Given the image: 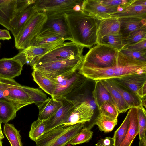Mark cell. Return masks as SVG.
Masks as SVG:
<instances>
[{
	"label": "cell",
	"instance_id": "obj_48",
	"mask_svg": "<svg viewBox=\"0 0 146 146\" xmlns=\"http://www.w3.org/2000/svg\"><path fill=\"white\" fill-rule=\"evenodd\" d=\"M132 3L134 5L146 6V0H133Z\"/></svg>",
	"mask_w": 146,
	"mask_h": 146
},
{
	"label": "cell",
	"instance_id": "obj_19",
	"mask_svg": "<svg viewBox=\"0 0 146 146\" xmlns=\"http://www.w3.org/2000/svg\"><path fill=\"white\" fill-rule=\"evenodd\" d=\"M120 23L118 18L110 17L100 21L97 32V44L104 36L120 33Z\"/></svg>",
	"mask_w": 146,
	"mask_h": 146
},
{
	"label": "cell",
	"instance_id": "obj_16",
	"mask_svg": "<svg viewBox=\"0 0 146 146\" xmlns=\"http://www.w3.org/2000/svg\"><path fill=\"white\" fill-rule=\"evenodd\" d=\"M23 66L20 62L13 57L0 59V77L13 79L21 74Z\"/></svg>",
	"mask_w": 146,
	"mask_h": 146
},
{
	"label": "cell",
	"instance_id": "obj_51",
	"mask_svg": "<svg viewBox=\"0 0 146 146\" xmlns=\"http://www.w3.org/2000/svg\"><path fill=\"white\" fill-rule=\"evenodd\" d=\"M142 105L143 107L145 109L146 108V97L141 98Z\"/></svg>",
	"mask_w": 146,
	"mask_h": 146
},
{
	"label": "cell",
	"instance_id": "obj_44",
	"mask_svg": "<svg viewBox=\"0 0 146 146\" xmlns=\"http://www.w3.org/2000/svg\"><path fill=\"white\" fill-rule=\"evenodd\" d=\"M95 145V146H114V140L113 137H106L100 139Z\"/></svg>",
	"mask_w": 146,
	"mask_h": 146
},
{
	"label": "cell",
	"instance_id": "obj_26",
	"mask_svg": "<svg viewBox=\"0 0 146 146\" xmlns=\"http://www.w3.org/2000/svg\"><path fill=\"white\" fill-rule=\"evenodd\" d=\"M129 111V127L125 138L119 146H131L134 139L138 134L137 108H131Z\"/></svg>",
	"mask_w": 146,
	"mask_h": 146
},
{
	"label": "cell",
	"instance_id": "obj_46",
	"mask_svg": "<svg viewBox=\"0 0 146 146\" xmlns=\"http://www.w3.org/2000/svg\"><path fill=\"white\" fill-rule=\"evenodd\" d=\"M11 39V36L8 30L0 29V40H9Z\"/></svg>",
	"mask_w": 146,
	"mask_h": 146
},
{
	"label": "cell",
	"instance_id": "obj_9",
	"mask_svg": "<svg viewBox=\"0 0 146 146\" xmlns=\"http://www.w3.org/2000/svg\"><path fill=\"white\" fill-rule=\"evenodd\" d=\"M47 15L46 21L38 35L51 34H57L61 36L66 40L72 42V38L64 14Z\"/></svg>",
	"mask_w": 146,
	"mask_h": 146
},
{
	"label": "cell",
	"instance_id": "obj_3",
	"mask_svg": "<svg viewBox=\"0 0 146 146\" xmlns=\"http://www.w3.org/2000/svg\"><path fill=\"white\" fill-rule=\"evenodd\" d=\"M84 56L55 62L34 64L31 66L51 78H65L71 76L78 70L82 64Z\"/></svg>",
	"mask_w": 146,
	"mask_h": 146
},
{
	"label": "cell",
	"instance_id": "obj_31",
	"mask_svg": "<svg viewBox=\"0 0 146 146\" xmlns=\"http://www.w3.org/2000/svg\"><path fill=\"white\" fill-rule=\"evenodd\" d=\"M117 123V118H112L100 113L96 117L94 122V124L98 126L100 129L105 133L112 131Z\"/></svg>",
	"mask_w": 146,
	"mask_h": 146
},
{
	"label": "cell",
	"instance_id": "obj_21",
	"mask_svg": "<svg viewBox=\"0 0 146 146\" xmlns=\"http://www.w3.org/2000/svg\"><path fill=\"white\" fill-rule=\"evenodd\" d=\"M112 79L125 88L136 94L146 82V74H134Z\"/></svg>",
	"mask_w": 146,
	"mask_h": 146
},
{
	"label": "cell",
	"instance_id": "obj_25",
	"mask_svg": "<svg viewBox=\"0 0 146 146\" xmlns=\"http://www.w3.org/2000/svg\"><path fill=\"white\" fill-rule=\"evenodd\" d=\"M118 18L120 23V33L122 38L131 32L146 26V19L130 17Z\"/></svg>",
	"mask_w": 146,
	"mask_h": 146
},
{
	"label": "cell",
	"instance_id": "obj_29",
	"mask_svg": "<svg viewBox=\"0 0 146 146\" xmlns=\"http://www.w3.org/2000/svg\"><path fill=\"white\" fill-rule=\"evenodd\" d=\"M100 81L110 93L119 113H125L131 108L125 101L120 93L112 86L109 79Z\"/></svg>",
	"mask_w": 146,
	"mask_h": 146
},
{
	"label": "cell",
	"instance_id": "obj_34",
	"mask_svg": "<svg viewBox=\"0 0 146 146\" xmlns=\"http://www.w3.org/2000/svg\"><path fill=\"white\" fill-rule=\"evenodd\" d=\"M145 38H146V26L136 29L129 33L125 37H123V47L135 44Z\"/></svg>",
	"mask_w": 146,
	"mask_h": 146
},
{
	"label": "cell",
	"instance_id": "obj_37",
	"mask_svg": "<svg viewBox=\"0 0 146 146\" xmlns=\"http://www.w3.org/2000/svg\"><path fill=\"white\" fill-rule=\"evenodd\" d=\"M45 125L44 121L38 119L31 124L29 137L36 142L44 132Z\"/></svg>",
	"mask_w": 146,
	"mask_h": 146
},
{
	"label": "cell",
	"instance_id": "obj_22",
	"mask_svg": "<svg viewBox=\"0 0 146 146\" xmlns=\"http://www.w3.org/2000/svg\"><path fill=\"white\" fill-rule=\"evenodd\" d=\"M62 103L59 99L51 97L47 99L39 106L38 119L45 121L52 116L62 106Z\"/></svg>",
	"mask_w": 146,
	"mask_h": 146
},
{
	"label": "cell",
	"instance_id": "obj_43",
	"mask_svg": "<svg viewBox=\"0 0 146 146\" xmlns=\"http://www.w3.org/2000/svg\"><path fill=\"white\" fill-rule=\"evenodd\" d=\"M123 48L138 51H146V38L135 44L125 46Z\"/></svg>",
	"mask_w": 146,
	"mask_h": 146
},
{
	"label": "cell",
	"instance_id": "obj_4",
	"mask_svg": "<svg viewBox=\"0 0 146 146\" xmlns=\"http://www.w3.org/2000/svg\"><path fill=\"white\" fill-rule=\"evenodd\" d=\"M47 19V15L45 13L36 12L14 38L16 49L23 50L29 46L41 31Z\"/></svg>",
	"mask_w": 146,
	"mask_h": 146
},
{
	"label": "cell",
	"instance_id": "obj_32",
	"mask_svg": "<svg viewBox=\"0 0 146 146\" xmlns=\"http://www.w3.org/2000/svg\"><path fill=\"white\" fill-rule=\"evenodd\" d=\"M20 131L16 129L13 124L7 123L4 125L3 133L11 146H23Z\"/></svg>",
	"mask_w": 146,
	"mask_h": 146
},
{
	"label": "cell",
	"instance_id": "obj_6",
	"mask_svg": "<svg viewBox=\"0 0 146 146\" xmlns=\"http://www.w3.org/2000/svg\"><path fill=\"white\" fill-rule=\"evenodd\" d=\"M83 0H38L33 5L38 12L47 15L65 14L74 11H82Z\"/></svg>",
	"mask_w": 146,
	"mask_h": 146
},
{
	"label": "cell",
	"instance_id": "obj_1",
	"mask_svg": "<svg viewBox=\"0 0 146 146\" xmlns=\"http://www.w3.org/2000/svg\"><path fill=\"white\" fill-rule=\"evenodd\" d=\"M64 15L72 42L90 48L97 44V32L100 21L82 11Z\"/></svg>",
	"mask_w": 146,
	"mask_h": 146
},
{
	"label": "cell",
	"instance_id": "obj_38",
	"mask_svg": "<svg viewBox=\"0 0 146 146\" xmlns=\"http://www.w3.org/2000/svg\"><path fill=\"white\" fill-rule=\"evenodd\" d=\"M98 109L99 113L114 118H117L119 114L116 105L110 101L103 102Z\"/></svg>",
	"mask_w": 146,
	"mask_h": 146
},
{
	"label": "cell",
	"instance_id": "obj_12",
	"mask_svg": "<svg viewBox=\"0 0 146 146\" xmlns=\"http://www.w3.org/2000/svg\"><path fill=\"white\" fill-rule=\"evenodd\" d=\"M78 73L86 78L95 81L110 79L114 78L113 66L101 67L83 62Z\"/></svg>",
	"mask_w": 146,
	"mask_h": 146
},
{
	"label": "cell",
	"instance_id": "obj_36",
	"mask_svg": "<svg viewBox=\"0 0 146 146\" xmlns=\"http://www.w3.org/2000/svg\"><path fill=\"white\" fill-rule=\"evenodd\" d=\"M129 124V111L122 124L115 132L113 137L114 146H119L124 140L127 134Z\"/></svg>",
	"mask_w": 146,
	"mask_h": 146
},
{
	"label": "cell",
	"instance_id": "obj_52",
	"mask_svg": "<svg viewBox=\"0 0 146 146\" xmlns=\"http://www.w3.org/2000/svg\"><path fill=\"white\" fill-rule=\"evenodd\" d=\"M2 143V140H0V146H3Z\"/></svg>",
	"mask_w": 146,
	"mask_h": 146
},
{
	"label": "cell",
	"instance_id": "obj_41",
	"mask_svg": "<svg viewBox=\"0 0 146 146\" xmlns=\"http://www.w3.org/2000/svg\"><path fill=\"white\" fill-rule=\"evenodd\" d=\"M119 52L133 59L146 62V51H138L123 48Z\"/></svg>",
	"mask_w": 146,
	"mask_h": 146
},
{
	"label": "cell",
	"instance_id": "obj_42",
	"mask_svg": "<svg viewBox=\"0 0 146 146\" xmlns=\"http://www.w3.org/2000/svg\"><path fill=\"white\" fill-rule=\"evenodd\" d=\"M100 3L106 6L118 8L128 5L131 0H99Z\"/></svg>",
	"mask_w": 146,
	"mask_h": 146
},
{
	"label": "cell",
	"instance_id": "obj_7",
	"mask_svg": "<svg viewBox=\"0 0 146 146\" xmlns=\"http://www.w3.org/2000/svg\"><path fill=\"white\" fill-rule=\"evenodd\" d=\"M96 44L84 56L83 62L103 68L114 66L119 51L106 45Z\"/></svg>",
	"mask_w": 146,
	"mask_h": 146
},
{
	"label": "cell",
	"instance_id": "obj_14",
	"mask_svg": "<svg viewBox=\"0 0 146 146\" xmlns=\"http://www.w3.org/2000/svg\"><path fill=\"white\" fill-rule=\"evenodd\" d=\"M23 11L17 0H0V24L10 30L11 22Z\"/></svg>",
	"mask_w": 146,
	"mask_h": 146
},
{
	"label": "cell",
	"instance_id": "obj_2",
	"mask_svg": "<svg viewBox=\"0 0 146 146\" xmlns=\"http://www.w3.org/2000/svg\"><path fill=\"white\" fill-rule=\"evenodd\" d=\"M84 124L62 125L44 132L35 142L36 146H65L79 132Z\"/></svg>",
	"mask_w": 146,
	"mask_h": 146
},
{
	"label": "cell",
	"instance_id": "obj_28",
	"mask_svg": "<svg viewBox=\"0 0 146 146\" xmlns=\"http://www.w3.org/2000/svg\"><path fill=\"white\" fill-rule=\"evenodd\" d=\"M132 0L121 11L114 13L110 17L117 18L130 17L146 19V6L132 4Z\"/></svg>",
	"mask_w": 146,
	"mask_h": 146
},
{
	"label": "cell",
	"instance_id": "obj_39",
	"mask_svg": "<svg viewBox=\"0 0 146 146\" xmlns=\"http://www.w3.org/2000/svg\"><path fill=\"white\" fill-rule=\"evenodd\" d=\"M92 135L93 132L89 128L83 127L72 139L69 144L74 145L87 142L92 138Z\"/></svg>",
	"mask_w": 146,
	"mask_h": 146
},
{
	"label": "cell",
	"instance_id": "obj_24",
	"mask_svg": "<svg viewBox=\"0 0 146 146\" xmlns=\"http://www.w3.org/2000/svg\"><path fill=\"white\" fill-rule=\"evenodd\" d=\"M25 106L0 99V121L5 124L13 120L16 117L17 111Z\"/></svg>",
	"mask_w": 146,
	"mask_h": 146
},
{
	"label": "cell",
	"instance_id": "obj_20",
	"mask_svg": "<svg viewBox=\"0 0 146 146\" xmlns=\"http://www.w3.org/2000/svg\"><path fill=\"white\" fill-rule=\"evenodd\" d=\"M66 40L61 36L55 34H47L37 36L30 45L39 46L51 50L64 43Z\"/></svg>",
	"mask_w": 146,
	"mask_h": 146
},
{
	"label": "cell",
	"instance_id": "obj_5",
	"mask_svg": "<svg viewBox=\"0 0 146 146\" xmlns=\"http://www.w3.org/2000/svg\"><path fill=\"white\" fill-rule=\"evenodd\" d=\"M84 47L73 42L64 43L45 54L36 58L31 66L74 58L83 56Z\"/></svg>",
	"mask_w": 146,
	"mask_h": 146
},
{
	"label": "cell",
	"instance_id": "obj_11",
	"mask_svg": "<svg viewBox=\"0 0 146 146\" xmlns=\"http://www.w3.org/2000/svg\"><path fill=\"white\" fill-rule=\"evenodd\" d=\"M86 78L76 72L68 77L57 78V84L52 97L55 98L65 97L67 94L81 88L86 82Z\"/></svg>",
	"mask_w": 146,
	"mask_h": 146
},
{
	"label": "cell",
	"instance_id": "obj_53",
	"mask_svg": "<svg viewBox=\"0 0 146 146\" xmlns=\"http://www.w3.org/2000/svg\"><path fill=\"white\" fill-rule=\"evenodd\" d=\"M1 42H0V48H1Z\"/></svg>",
	"mask_w": 146,
	"mask_h": 146
},
{
	"label": "cell",
	"instance_id": "obj_10",
	"mask_svg": "<svg viewBox=\"0 0 146 146\" xmlns=\"http://www.w3.org/2000/svg\"><path fill=\"white\" fill-rule=\"evenodd\" d=\"M56 98L62 102V106L52 116L44 121L45 125L44 132L63 125L77 105L74 100L67 99L65 97Z\"/></svg>",
	"mask_w": 146,
	"mask_h": 146
},
{
	"label": "cell",
	"instance_id": "obj_50",
	"mask_svg": "<svg viewBox=\"0 0 146 146\" xmlns=\"http://www.w3.org/2000/svg\"><path fill=\"white\" fill-rule=\"evenodd\" d=\"M2 123L0 121V140H2L4 138L1 129V124Z\"/></svg>",
	"mask_w": 146,
	"mask_h": 146
},
{
	"label": "cell",
	"instance_id": "obj_18",
	"mask_svg": "<svg viewBox=\"0 0 146 146\" xmlns=\"http://www.w3.org/2000/svg\"><path fill=\"white\" fill-rule=\"evenodd\" d=\"M33 4L18 14L11 22L9 30L14 38L17 36L32 15L37 11L35 9Z\"/></svg>",
	"mask_w": 146,
	"mask_h": 146
},
{
	"label": "cell",
	"instance_id": "obj_27",
	"mask_svg": "<svg viewBox=\"0 0 146 146\" xmlns=\"http://www.w3.org/2000/svg\"><path fill=\"white\" fill-rule=\"evenodd\" d=\"M109 80L112 86L120 93L125 101L131 108H144L142 105L141 99L135 93L125 88L112 79Z\"/></svg>",
	"mask_w": 146,
	"mask_h": 146
},
{
	"label": "cell",
	"instance_id": "obj_17",
	"mask_svg": "<svg viewBox=\"0 0 146 146\" xmlns=\"http://www.w3.org/2000/svg\"><path fill=\"white\" fill-rule=\"evenodd\" d=\"M51 50L46 48L30 46L24 49L21 50L13 58L18 60L23 66L26 63L31 65L36 58L45 54Z\"/></svg>",
	"mask_w": 146,
	"mask_h": 146
},
{
	"label": "cell",
	"instance_id": "obj_13",
	"mask_svg": "<svg viewBox=\"0 0 146 146\" xmlns=\"http://www.w3.org/2000/svg\"><path fill=\"white\" fill-rule=\"evenodd\" d=\"M117 9L104 6L99 0H83L81 7L82 11L100 21L110 17L117 12Z\"/></svg>",
	"mask_w": 146,
	"mask_h": 146
},
{
	"label": "cell",
	"instance_id": "obj_45",
	"mask_svg": "<svg viewBox=\"0 0 146 146\" xmlns=\"http://www.w3.org/2000/svg\"><path fill=\"white\" fill-rule=\"evenodd\" d=\"M4 99L10 101L7 96V92L5 86L0 80V99Z\"/></svg>",
	"mask_w": 146,
	"mask_h": 146
},
{
	"label": "cell",
	"instance_id": "obj_47",
	"mask_svg": "<svg viewBox=\"0 0 146 146\" xmlns=\"http://www.w3.org/2000/svg\"><path fill=\"white\" fill-rule=\"evenodd\" d=\"M136 94L141 98L146 97V82L138 90Z\"/></svg>",
	"mask_w": 146,
	"mask_h": 146
},
{
	"label": "cell",
	"instance_id": "obj_8",
	"mask_svg": "<svg viewBox=\"0 0 146 146\" xmlns=\"http://www.w3.org/2000/svg\"><path fill=\"white\" fill-rule=\"evenodd\" d=\"M114 78L138 74H146V62L129 57L119 52L115 63L113 66Z\"/></svg>",
	"mask_w": 146,
	"mask_h": 146
},
{
	"label": "cell",
	"instance_id": "obj_15",
	"mask_svg": "<svg viewBox=\"0 0 146 146\" xmlns=\"http://www.w3.org/2000/svg\"><path fill=\"white\" fill-rule=\"evenodd\" d=\"M94 114V110L87 100L77 105L63 125L65 126L89 122Z\"/></svg>",
	"mask_w": 146,
	"mask_h": 146
},
{
	"label": "cell",
	"instance_id": "obj_49",
	"mask_svg": "<svg viewBox=\"0 0 146 146\" xmlns=\"http://www.w3.org/2000/svg\"><path fill=\"white\" fill-rule=\"evenodd\" d=\"M139 146H146V137L139 140Z\"/></svg>",
	"mask_w": 146,
	"mask_h": 146
},
{
	"label": "cell",
	"instance_id": "obj_33",
	"mask_svg": "<svg viewBox=\"0 0 146 146\" xmlns=\"http://www.w3.org/2000/svg\"><path fill=\"white\" fill-rule=\"evenodd\" d=\"M97 44L107 45L119 51L124 47L122 36L120 33L106 35L102 38Z\"/></svg>",
	"mask_w": 146,
	"mask_h": 146
},
{
	"label": "cell",
	"instance_id": "obj_23",
	"mask_svg": "<svg viewBox=\"0 0 146 146\" xmlns=\"http://www.w3.org/2000/svg\"><path fill=\"white\" fill-rule=\"evenodd\" d=\"M32 75L33 80L45 92L52 96L57 84V80L35 70H33Z\"/></svg>",
	"mask_w": 146,
	"mask_h": 146
},
{
	"label": "cell",
	"instance_id": "obj_35",
	"mask_svg": "<svg viewBox=\"0 0 146 146\" xmlns=\"http://www.w3.org/2000/svg\"><path fill=\"white\" fill-rule=\"evenodd\" d=\"M24 90L27 92L30 99L38 107L47 99V95L43 91L37 88L23 86Z\"/></svg>",
	"mask_w": 146,
	"mask_h": 146
},
{
	"label": "cell",
	"instance_id": "obj_40",
	"mask_svg": "<svg viewBox=\"0 0 146 146\" xmlns=\"http://www.w3.org/2000/svg\"><path fill=\"white\" fill-rule=\"evenodd\" d=\"M139 140L146 137V111L145 109L137 108Z\"/></svg>",
	"mask_w": 146,
	"mask_h": 146
},
{
	"label": "cell",
	"instance_id": "obj_30",
	"mask_svg": "<svg viewBox=\"0 0 146 146\" xmlns=\"http://www.w3.org/2000/svg\"><path fill=\"white\" fill-rule=\"evenodd\" d=\"M92 94L94 101L98 108L106 101L113 102L110 93L100 80L95 81L94 88Z\"/></svg>",
	"mask_w": 146,
	"mask_h": 146
}]
</instances>
